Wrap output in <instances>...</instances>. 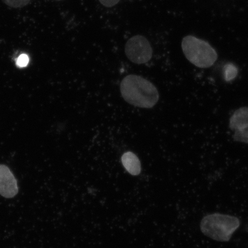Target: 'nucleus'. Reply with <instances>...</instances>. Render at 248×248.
I'll return each instance as SVG.
<instances>
[{
  "mask_svg": "<svg viewBox=\"0 0 248 248\" xmlns=\"http://www.w3.org/2000/svg\"><path fill=\"white\" fill-rule=\"evenodd\" d=\"M124 100L133 106L152 108L159 101V95L153 83L140 76H127L120 85Z\"/></svg>",
  "mask_w": 248,
  "mask_h": 248,
  "instance_id": "nucleus-1",
  "label": "nucleus"
},
{
  "mask_svg": "<svg viewBox=\"0 0 248 248\" xmlns=\"http://www.w3.org/2000/svg\"><path fill=\"white\" fill-rule=\"evenodd\" d=\"M237 217L215 213L204 217L201 222V230L206 236L220 242L230 240L232 235L239 227Z\"/></svg>",
  "mask_w": 248,
  "mask_h": 248,
  "instance_id": "nucleus-2",
  "label": "nucleus"
},
{
  "mask_svg": "<svg viewBox=\"0 0 248 248\" xmlns=\"http://www.w3.org/2000/svg\"><path fill=\"white\" fill-rule=\"evenodd\" d=\"M182 48L189 62L203 69L212 66L218 58L215 49L208 43L193 36L183 39Z\"/></svg>",
  "mask_w": 248,
  "mask_h": 248,
  "instance_id": "nucleus-3",
  "label": "nucleus"
},
{
  "mask_svg": "<svg viewBox=\"0 0 248 248\" xmlns=\"http://www.w3.org/2000/svg\"><path fill=\"white\" fill-rule=\"evenodd\" d=\"M125 52L127 58L133 63L141 64L147 63L153 55V49L145 37L135 35L126 42Z\"/></svg>",
  "mask_w": 248,
  "mask_h": 248,
  "instance_id": "nucleus-4",
  "label": "nucleus"
},
{
  "mask_svg": "<svg viewBox=\"0 0 248 248\" xmlns=\"http://www.w3.org/2000/svg\"><path fill=\"white\" fill-rule=\"evenodd\" d=\"M17 181L9 167L0 164V195L5 198H14L18 194Z\"/></svg>",
  "mask_w": 248,
  "mask_h": 248,
  "instance_id": "nucleus-5",
  "label": "nucleus"
},
{
  "mask_svg": "<svg viewBox=\"0 0 248 248\" xmlns=\"http://www.w3.org/2000/svg\"><path fill=\"white\" fill-rule=\"evenodd\" d=\"M248 125V107H243L235 111L230 119L229 126L237 131Z\"/></svg>",
  "mask_w": 248,
  "mask_h": 248,
  "instance_id": "nucleus-6",
  "label": "nucleus"
},
{
  "mask_svg": "<svg viewBox=\"0 0 248 248\" xmlns=\"http://www.w3.org/2000/svg\"><path fill=\"white\" fill-rule=\"evenodd\" d=\"M122 162L124 168L130 174L138 175L141 172V163L138 156L131 152H127L123 155Z\"/></svg>",
  "mask_w": 248,
  "mask_h": 248,
  "instance_id": "nucleus-7",
  "label": "nucleus"
},
{
  "mask_svg": "<svg viewBox=\"0 0 248 248\" xmlns=\"http://www.w3.org/2000/svg\"><path fill=\"white\" fill-rule=\"evenodd\" d=\"M233 138L235 141L248 144V125L240 131H235Z\"/></svg>",
  "mask_w": 248,
  "mask_h": 248,
  "instance_id": "nucleus-8",
  "label": "nucleus"
},
{
  "mask_svg": "<svg viewBox=\"0 0 248 248\" xmlns=\"http://www.w3.org/2000/svg\"><path fill=\"white\" fill-rule=\"evenodd\" d=\"M2 1L11 8H20L29 4L31 0H2Z\"/></svg>",
  "mask_w": 248,
  "mask_h": 248,
  "instance_id": "nucleus-9",
  "label": "nucleus"
},
{
  "mask_svg": "<svg viewBox=\"0 0 248 248\" xmlns=\"http://www.w3.org/2000/svg\"><path fill=\"white\" fill-rule=\"evenodd\" d=\"M237 69L233 65L229 64L226 67L225 79L227 81L234 79L237 75Z\"/></svg>",
  "mask_w": 248,
  "mask_h": 248,
  "instance_id": "nucleus-10",
  "label": "nucleus"
},
{
  "mask_svg": "<svg viewBox=\"0 0 248 248\" xmlns=\"http://www.w3.org/2000/svg\"><path fill=\"white\" fill-rule=\"evenodd\" d=\"M30 59L27 54H21L16 61L17 66L20 68L26 67L29 64Z\"/></svg>",
  "mask_w": 248,
  "mask_h": 248,
  "instance_id": "nucleus-11",
  "label": "nucleus"
},
{
  "mask_svg": "<svg viewBox=\"0 0 248 248\" xmlns=\"http://www.w3.org/2000/svg\"><path fill=\"white\" fill-rule=\"evenodd\" d=\"M120 0H99L101 4L107 8H111L115 6Z\"/></svg>",
  "mask_w": 248,
  "mask_h": 248,
  "instance_id": "nucleus-12",
  "label": "nucleus"
}]
</instances>
